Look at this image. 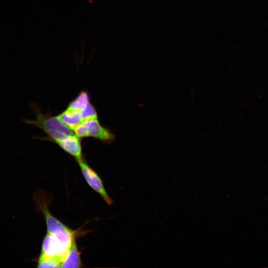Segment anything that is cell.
<instances>
[{"label":"cell","mask_w":268,"mask_h":268,"mask_svg":"<svg viewBox=\"0 0 268 268\" xmlns=\"http://www.w3.org/2000/svg\"><path fill=\"white\" fill-rule=\"evenodd\" d=\"M29 108L36 118L34 120L24 119L23 121L41 129L46 134V136L39 137V139L54 142L74 134L73 131L63 123L57 116H52L49 113L44 114L38 105L30 102Z\"/></svg>","instance_id":"obj_1"},{"label":"cell","mask_w":268,"mask_h":268,"mask_svg":"<svg viewBox=\"0 0 268 268\" xmlns=\"http://www.w3.org/2000/svg\"><path fill=\"white\" fill-rule=\"evenodd\" d=\"M73 131L80 138L93 137L108 144L113 142L116 138L109 129L100 124L98 118L83 121Z\"/></svg>","instance_id":"obj_2"},{"label":"cell","mask_w":268,"mask_h":268,"mask_svg":"<svg viewBox=\"0 0 268 268\" xmlns=\"http://www.w3.org/2000/svg\"><path fill=\"white\" fill-rule=\"evenodd\" d=\"M44 214L48 233L53 235L62 244L69 248L75 240V232L51 214L44 205L41 206Z\"/></svg>","instance_id":"obj_3"},{"label":"cell","mask_w":268,"mask_h":268,"mask_svg":"<svg viewBox=\"0 0 268 268\" xmlns=\"http://www.w3.org/2000/svg\"><path fill=\"white\" fill-rule=\"evenodd\" d=\"M76 161L88 185L97 193L108 205H111L113 201L107 193L100 176L89 166L83 157Z\"/></svg>","instance_id":"obj_4"},{"label":"cell","mask_w":268,"mask_h":268,"mask_svg":"<svg viewBox=\"0 0 268 268\" xmlns=\"http://www.w3.org/2000/svg\"><path fill=\"white\" fill-rule=\"evenodd\" d=\"M68 249L53 235L47 233L43 241L39 258L54 261L61 265Z\"/></svg>","instance_id":"obj_5"},{"label":"cell","mask_w":268,"mask_h":268,"mask_svg":"<svg viewBox=\"0 0 268 268\" xmlns=\"http://www.w3.org/2000/svg\"><path fill=\"white\" fill-rule=\"evenodd\" d=\"M80 139L74 133L54 142L66 152L77 160L83 157Z\"/></svg>","instance_id":"obj_6"},{"label":"cell","mask_w":268,"mask_h":268,"mask_svg":"<svg viewBox=\"0 0 268 268\" xmlns=\"http://www.w3.org/2000/svg\"><path fill=\"white\" fill-rule=\"evenodd\" d=\"M81 267H82V263L80 253L78 250L75 240H74L62 261L60 268H77Z\"/></svg>","instance_id":"obj_7"},{"label":"cell","mask_w":268,"mask_h":268,"mask_svg":"<svg viewBox=\"0 0 268 268\" xmlns=\"http://www.w3.org/2000/svg\"><path fill=\"white\" fill-rule=\"evenodd\" d=\"M57 116L72 131L83 121L80 111L68 108Z\"/></svg>","instance_id":"obj_8"},{"label":"cell","mask_w":268,"mask_h":268,"mask_svg":"<svg viewBox=\"0 0 268 268\" xmlns=\"http://www.w3.org/2000/svg\"><path fill=\"white\" fill-rule=\"evenodd\" d=\"M90 102L89 94L87 91L82 90L69 103L67 108L80 112Z\"/></svg>","instance_id":"obj_9"},{"label":"cell","mask_w":268,"mask_h":268,"mask_svg":"<svg viewBox=\"0 0 268 268\" xmlns=\"http://www.w3.org/2000/svg\"><path fill=\"white\" fill-rule=\"evenodd\" d=\"M83 121L98 118L97 112L94 106L90 102L80 111Z\"/></svg>","instance_id":"obj_10"},{"label":"cell","mask_w":268,"mask_h":268,"mask_svg":"<svg viewBox=\"0 0 268 268\" xmlns=\"http://www.w3.org/2000/svg\"><path fill=\"white\" fill-rule=\"evenodd\" d=\"M60 264L52 260L39 258L38 263V268H60Z\"/></svg>","instance_id":"obj_11"}]
</instances>
